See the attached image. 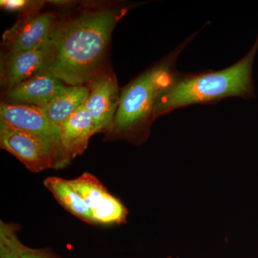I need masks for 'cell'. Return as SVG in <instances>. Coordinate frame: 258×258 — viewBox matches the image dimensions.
I'll return each instance as SVG.
<instances>
[{"label": "cell", "instance_id": "cell-1", "mask_svg": "<svg viewBox=\"0 0 258 258\" xmlns=\"http://www.w3.org/2000/svg\"><path fill=\"white\" fill-rule=\"evenodd\" d=\"M128 6L94 7L59 20L41 72L67 86H88L102 73L112 33Z\"/></svg>", "mask_w": 258, "mask_h": 258}, {"label": "cell", "instance_id": "cell-2", "mask_svg": "<svg viewBox=\"0 0 258 258\" xmlns=\"http://www.w3.org/2000/svg\"><path fill=\"white\" fill-rule=\"evenodd\" d=\"M258 48V38L243 58L220 71L198 74L176 73L172 82L156 105L155 118L179 108L195 104H208L227 98H247L252 94V69Z\"/></svg>", "mask_w": 258, "mask_h": 258}, {"label": "cell", "instance_id": "cell-3", "mask_svg": "<svg viewBox=\"0 0 258 258\" xmlns=\"http://www.w3.org/2000/svg\"><path fill=\"white\" fill-rule=\"evenodd\" d=\"M195 32L160 62L144 71L120 92L119 105L111 129L115 133L141 141L147 137L161 93L178 72L176 62L185 47L198 35Z\"/></svg>", "mask_w": 258, "mask_h": 258}, {"label": "cell", "instance_id": "cell-4", "mask_svg": "<svg viewBox=\"0 0 258 258\" xmlns=\"http://www.w3.org/2000/svg\"><path fill=\"white\" fill-rule=\"evenodd\" d=\"M0 147L15 156L32 172H40L66 161L45 139L3 123H0Z\"/></svg>", "mask_w": 258, "mask_h": 258}, {"label": "cell", "instance_id": "cell-5", "mask_svg": "<svg viewBox=\"0 0 258 258\" xmlns=\"http://www.w3.org/2000/svg\"><path fill=\"white\" fill-rule=\"evenodd\" d=\"M58 21L55 15L49 13L20 15L3 35L5 52H26L46 46Z\"/></svg>", "mask_w": 258, "mask_h": 258}, {"label": "cell", "instance_id": "cell-6", "mask_svg": "<svg viewBox=\"0 0 258 258\" xmlns=\"http://www.w3.org/2000/svg\"><path fill=\"white\" fill-rule=\"evenodd\" d=\"M0 123L38 136L55 148L64 160L69 157L61 144L60 127L52 123L40 107L2 101Z\"/></svg>", "mask_w": 258, "mask_h": 258}, {"label": "cell", "instance_id": "cell-7", "mask_svg": "<svg viewBox=\"0 0 258 258\" xmlns=\"http://www.w3.org/2000/svg\"><path fill=\"white\" fill-rule=\"evenodd\" d=\"M91 209L95 224H120L126 221L128 210L108 192L101 181L89 173L70 180Z\"/></svg>", "mask_w": 258, "mask_h": 258}, {"label": "cell", "instance_id": "cell-8", "mask_svg": "<svg viewBox=\"0 0 258 258\" xmlns=\"http://www.w3.org/2000/svg\"><path fill=\"white\" fill-rule=\"evenodd\" d=\"M88 86L90 92L85 105L92 116L95 134L111 129L120 101L116 78L103 72Z\"/></svg>", "mask_w": 258, "mask_h": 258}, {"label": "cell", "instance_id": "cell-9", "mask_svg": "<svg viewBox=\"0 0 258 258\" xmlns=\"http://www.w3.org/2000/svg\"><path fill=\"white\" fill-rule=\"evenodd\" d=\"M69 87L57 78L39 73L13 89L5 91L3 102L44 108L67 91Z\"/></svg>", "mask_w": 258, "mask_h": 258}, {"label": "cell", "instance_id": "cell-10", "mask_svg": "<svg viewBox=\"0 0 258 258\" xmlns=\"http://www.w3.org/2000/svg\"><path fill=\"white\" fill-rule=\"evenodd\" d=\"M46 54V46L26 52L2 54L0 81L5 92L41 72Z\"/></svg>", "mask_w": 258, "mask_h": 258}, {"label": "cell", "instance_id": "cell-11", "mask_svg": "<svg viewBox=\"0 0 258 258\" xmlns=\"http://www.w3.org/2000/svg\"><path fill=\"white\" fill-rule=\"evenodd\" d=\"M60 142L68 157L81 155L95 134L94 123L91 113L83 105L60 125Z\"/></svg>", "mask_w": 258, "mask_h": 258}, {"label": "cell", "instance_id": "cell-12", "mask_svg": "<svg viewBox=\"0 0 258 258\" xmlns=\"http://www.w3.org/2000/svg\"><path fill=\"white\" fill-rule=\"evenodd\" d=\"M43 183L66 210L83 221L95 224L91 209L88 208L70 180L50 176L44 180Z\"/></svg>", "mask_w": 258, "mask_h": 258}, {"label": "cell", "instance_id": "cell-13", "mask_svg": "<svg viewBox=\"0 0 258 258\" xmlns=\"http://www.w3.org/2000/svg\"><path fill=\"white\" fill-rule=\"evenodd\" d=\"M89 92L88 86H69L67 91L42 108L51 122L59 127L66 118L85 105Z\"/></svg>", "mask_w": 258, "mask_h": 258}, {"label": "cell", "instance_id": "cell-14", "mask_svg": "<svg viewBox=\"0 0 258 258\" xmlns=\"http://www.w3.org/2000/svg\"><path fill=\"white\" fill-rule=\"evenodd\" d=\"M0 239L10 246L20 258H59L48 251L25 246L19 240L15 227L3 221L0 222Z\"/></svg>", "mask_w": 258, "mask_h": 258}, {"label": "cell", "instance_id": "cell-15", "mask_svg": "<svg viewBox=\"0 0 258 258\" xmlns=\"http://www.w3.org/2000/svg\"><path fill=\"white\" fill-rule=\"evenodd\" d=\"M45 1H31V0H2L1 8L8 11L18 12L20 15L39 13L45 5Z\"/></svg>", "mask_w": 258, "mask_h": 258}, {"label": "cell", "instance_id": "cell-16", "mask_svg": "<svg viewBox=\"0 0 258 258\" xmlns=\"http://www.w3.org/2000/svg\"><path fill=\"white\" fill-rule=\"evenodd\" d=\"M0 258H20L10 246L0 239Z\"/></svg>", "mask_w": 258, "mask_h": 258}, {"label": "cell", "instance_id": "cell-17", "mask_svg": "<svg viewBox=\"0 0 258 258\" xmlns=\"http://www.w3.org/2000/svg\"><path fill=\"white\" fill-rule=\"evenodd\" d=\"M48 3H50V4L56 5V6L59 7L69 6V5H72L74 4L73 2L71 1H57V0H55V1H48Z\"/></svg>", "mask_w": 258, "mask_h": 258}, {"label": "cell", "instance_id": "cell-18", "mask_svg": "<svg viewBox=\"0 0 258 258\" xmlns=\"http://www.w3.org/2000/svg\"><path fill=\"white\" fill-rule=\"evenodd\" d=\"M168 258H180V257H169Z\"/></svg>", "mask_w": 258, "mask_h": 258}]
</instances>
